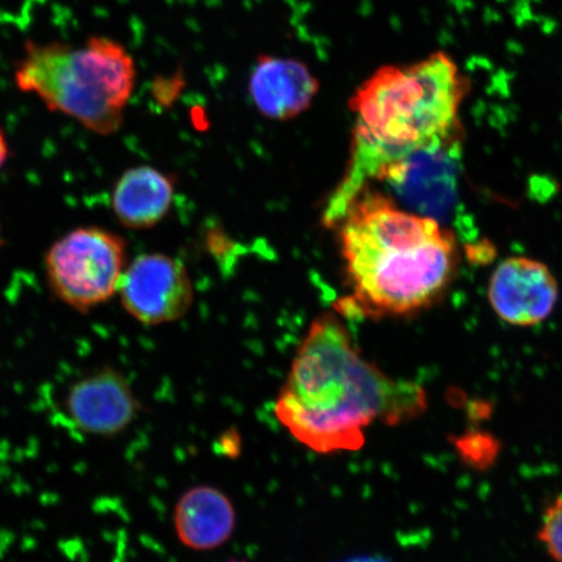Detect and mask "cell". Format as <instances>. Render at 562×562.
I'll use <instances>...</instances> for the list:
<instances>
[{
    "label": "cell",
    "instance_id": "obj_1",
    "mask_svg": "<svg viewBox=\"0 0 562 562\" xmlns=\"http://www.w3.org/2000/svg\"><path fill=\"white\" fill-rule=\"evenodd\" d=\"M422 386L385 375L357 349L334 314L300 344L273 413L300 445L319 454L360 451L375 422L398 425L426 411Z\"/></svg>",
    "mask_w": 562,
    "mask_h": 562
},
{
    "label": "cell",
    "instance_id": "obj_2",
    "mask_svg": "<svg viewBox=\"0 0 562 562\" xmlns=\"http://www.w3.org/2000/svg\"><path fill=\"white\" fill-rule=\"evenodd\" d=\"M470 81L446 52L403 66L378 68L356 93L350 160L329 200L323 222L337 226L372 180L420 153L451 145Z\"/></svg>",
    "mask_w": 562,
    "mask_h": 562
},
{
    "label": "cell",
    "instance_id": "obj_3",
    "mask_svg": "<svg viewBox=\"0 0 562 562\" xmlns=\"http://www.w3.org/2000/svg\"><path fill=\"white\" fill-rule=\"evenodd\" d=\"M342 257L350 311L400 315L430 305L451 280L456 240L434 217L411 213L363 191L344 215Z\"/></svg>",
    "mask_w": 562,
    "mask_h": 562
},
{
    "label": "cell",
    "instance_id": "obj_4",
    "mask_svg": "<svg viewBox=\"0 0 562 562\" xmlns=\"http://www.w3.org/2000/svg\"><path fill=\"white\" fill-rule=\"evenodd\" d=\"M136 76V63L122 44L90 37L81 46L26 42L15 81L21 91L37 95L48 110L110 136L123 124Z\"/></svg>",
    "mask_w": 562,
    "mask_h": 562
},
{
    "label": "cell",
    "instance_id": "obj_5",
    "mask_svg": "<svg viewBox=\"0 0 562 562\" xmlns=\"http://www.w3.org/2000/svg\"><path fill=\"white\" fill-rule=\"evenodd\" d=\"M125 266L123 237L102 228H79L48 250L45 269L56 297L88 312L117 292Z\"/></svg>",
    "mask_w": 562,
    "mask_h": 562
},
{
    "label": "cell",
    "instance_id": "obj_6",
    "mask_svg": "<svg viewBox=\"0 0 562 562\" xmlns=\"http://www.w3.org/2000/svg\"><path fill=\"white\" fill-rule=\"evenodd\" d=\"M122 304L133 318L146 326L178 321L193 305V284L179 259L143 255L123 272Z\"/></svg>",
    "mask_w": 562,
    "mask_h": 562
},
{
    "label": "cell",
    "instance_id": "obj_7",
    "mask_svg": "<svg viewBox=\"0 0 562 562\" xmlns=\"http://www.w3.org/2000/svg\"><path fill=\"white\" fill-rule=\"evenodd\" d=\"M65 409L77 430L104 438L128 428L139 404L122 372L103 368L69 386Z\"/></svg>",
    "mask_w": 562,
    "mask_h": 562
},
{
    "label": "cell",
    "instance_id": "obj_8",
    "mask_svg": "<svg viewBox=\"0 0 562 562\" xmlns=\"http://www.w3.org/2000/svg\"><path fill=\"white\" fill-rule=\"evenodd\" d=\"M488 299L502 321L512 326H536L557 306L559 285L544 263L512 257L492 273Z\"/></svg>",
    "mask_w": 562,
    "mask_h": 562
},
{
    "label": "cell",
    "instance_id": "obj_9",
    "mask_svg": "<svg viewBox=\"0 0 562 562\" xmlns=\"http://www.w3.org/2000/svg\"><path fill=\"white\" fill-rule=\"evenodd\" d=\"M249 91L263 116L291 121L312 108L319 81L301 60L259 55L251 70Z\"/></svg>",
    "mask_w": 562,
    "mask_h": 562
},
{
    "label": "cell",
    "instance_id": "obj_10",
    "mask_svg": "<svg viewBox=\"0 0 562 562\" xmlns=\"http://www.w3.org/2000/svg\"><path fill=\"white\" fill-rule=\"evenodd\" d=\"M173 525L182 546L193 551H213L234 536L236 510L221 490L193 487L176 504Z\"/></svg>",
    "mask_w": 562,
    "mask_h": 562
},
{
    "label": "cell",
    "instance_id": "obj_11",
    "mask_svg": "<svg viewBox=\"0 0 562 562\" xmlns=\"http://www.w3.org/2000/svg\"><path fill=\"white\" fill-rule=\"evenodd\" d=\"M171 178L149 166L131 168L123 173L112 195V207L123 226L145 229L156 226L172 205Z\"/></svg>",
    "mask_w": 562,
    "mask_h": 562
},
{
    "label": "cell",
    "instance_id": "obj_12",
    "mask_svg": "<svg viewBox=\"0 0 562 562\" xmlns=\"http://www.w3.org/2000/svg\"><path fill=\"white\" fill-rule=\"evenodd\" d=\"M538 536L551 557L562 562V496L548 505Z\"/></svg>",
    "mask_w": 562,
    "mask_h": 562
},
{
    "label": "cell",
    "instance_id": "obj_13",
    "mask_svg": "<svg viewBox=\"0 0 562 562\" xmlns=\"http://www.w3.org/2000/svg\"><path fill=\"white\" fill-rule=\"evenodd\" d=\"M7 158H9V144H7L4 133L0 130V168L3 167Z\"/></svg>",
    "mask_w": 562,
    "mask_h": 562
},
{
    "label": "cell",
    "instance_id": "obj_14",
    "mask_svg": "<svg viewBox=\"0 0 562 562\" xmlns=\"http://www.w3.org/2000/svg\"><path fill=\"white\" fill-rule=\"evenodd\" d=\"M346 562H382V561H376V560H371V559H353V560H349Z\"/></svg>",
    "mask_w": 562,
    "mask_h": 562
},
{
    "label": "cell",
    "instance_id": "obj_15",
    "mask_svg": "<svg viewBox=\"0 0 562 562\" xmlns=\"http://www.w3.org/2000/svg\"><path fill=\"white\" fill-rule=\"evenodd\" d=\"M226 562H248V561H245V560H229V561H226Z\"/></svg>",
    "mask_w": 562,
    "mask_h": 562
}]
</instances>
